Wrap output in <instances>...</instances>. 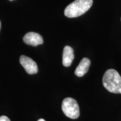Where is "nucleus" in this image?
<instances>
[{"mask_svg": "<svg viewBox=\"0 0 121 121\" xmlns=\"http://www.w3.org/2000/svg\"><path fill=\"white\" fill-rule=\"evenodd\" d=\"M10 1H13V0H10Z\"/></svg>", "mask_w": 121, "mask_h": 121, "instance_id": "obj_11", "label": "nucleus"}, {"mask_svg": "<svg viewBox=\"0 0 121 121\" xmlns=\"http://www.w3.org/2000/svg\"><path fill=\"white\" fill-rule=\"evenodd\" d=\"M93 3V0H75L66 7L65 15L69 18L78 17L88 11Z\"/></svg>", "mask_w": 121, "mask_h": 121, "instance_id": "obj_2", "label": "nucleus"}, {"mask_svg": "<svg viewBox=\"0 0 121 121\" xmlns=\"http://www.w3.org/2000/svg\"><path fill=\"white\" fill-rule=\"evenodd\" d=\"M62 109L65 116L71 119L78 118L80 108L76 100L72 98H66L62 104Z\"/></svg>", "mask_w": 121, "mask_h": 121, "instance_id": "obj_3", "label": "nucleus"}, {"mask_svg": "<svg viewBox=\"0 0 121 121\" xmlns=\"http://www.w3.org/2000/svg\"><path fill=\"white\" fill-rule=\"evenodd\" d=\"M74 59L73 50L69 46H65L63 49L62 64L65 67H69L71 66Z\"/></svg>", "mask_w": 121, "mask_h": 121, "instance_id": "obj_6", "label": "nucleus"}, {"mask_svg": "<svg viewBox=\"0 0 121 121\" xmlns=\"http://www.w3.org/2000/svg\"><path fill=\"white\" fill-rule=\"evenodd\" d=\"M103 85L108 91L121 94V76L114 69H109L103 78Z\"/></svg>", "mask_w": 121, "mask_h": 121, "instance_id": "obj_1", "label": "nucleus"}, {"mask_svg": "<svg viewBox=\"0 0 121 121\" xmlns=\"http://www.w3.org/2000/svg\"><path fill=\"white\" fill-rule=\"evenodd\" d=\"M0 30H1V22H0Z\"/></svg>", "mask_w": 121, "mask_h": 121, "instance_id": "obj_10", "label": "nucleus"}, {"mask_svg": "<svg viewBox=\"0 0 121 121\" xmlns=\"http://www.w3.org/2000/svg\"><path fill=\"white\" fill-rule=\"evenodd\" d=\"M23 41L26 44L35 47L43 44V39L38 33L29 32L25 35L23 38Z\"/></svg>", "mask_w": 121, "mask_h": 121, "instance_id": "obj_5", "label": "nucleus"}, {"mask_svg": "<svg viewBox=\"0 0 121 121\" xmlns=\"http://www.w3.org/2000/svg\"></svg>", "mask_w": 121, "mask_h": 121, "instance_id": "obj_12", "label": "nucleus"}, {"mask_svg": "<svg viewBox=\"0 0 121 121\" xmlns=\"http://www.w3.org/2000/svg\"><path fill=\"white\" fill-rule=\"evenodd\" d=\"M90 60L87 58H84L75 71V74L78 77H82L88 71L90 66Z\"/></svg>", "mask_w": 121, "mask_h": 121, "instance_id": "obj_7", "label": "nucleus"}, {"mask_svg": "<svg viewBox=\"0 0 121 121\" xmlns=\"http://www.w3.org/2000/svg\"><path fill=\"white\" fill-rule=\"evenodd\" d=\"M20 63L28 74L33 75L37 73L38 71L37 64L29 57L24 55L21 56L20 57Z\"/></svg>", "mask_w": 121, "mask_h": 121, "instance_id": "obj_4", "label": "nucleus"}, {"mask_svg": "<svg viewBox=\"0 0 121 121\" xmlns=\"http://www.w3.org/2000/svg\"><path fill=\"white\" fill-rule=\"evenodd\" d=\"M0 121H11L10 119L6 116H1L0 117Z\"/></svg>", "mask_w": 121, "mask_h": 121, "instance_id": "obj_8", "label": "nucleus"}, {"mask_svg": "<svg viewBox=\"0 0 121 121\" xmlns=\"http://www.w3.org/2000/svg\"><path fill=\"white\" fill-rule=\"evenodd\" d=\"M38 121H45L44 120V119H39Z\"/></svg>", "mask_w": 121, "mask_h": 121, "instance_id": "obj_9", "label": "nucleus"}]
</instances>
